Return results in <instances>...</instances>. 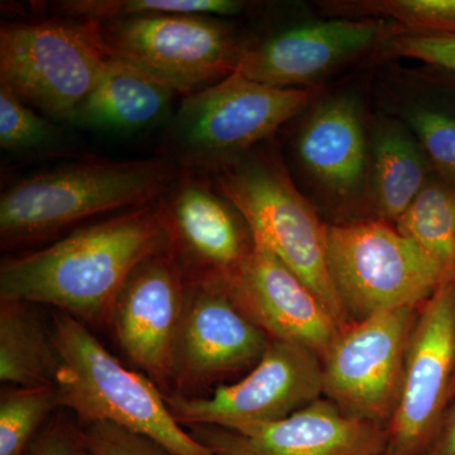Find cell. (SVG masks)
I'll use <instances>...</instances> for the list:
<instances>
[{"label":"cell","instance_id":"cell-1","mask_svg":"<svg viewBox=\"0 0 455 455\" xmlns=\"http://www.w3.org/2000/svg\"><path fill=\"white\" fill-rule=\"evenodd\" d=\"M160 200L74 230L44 250L4 259L0 299L49 305L77 320L109 319L134 268L170 245Z\"/></svg>","mask_w":455,"mask_h":455},{"label":"cell","instance_id":"cell-2","mask_svg":"<svg viewBox=\"0 0 455 455\" xmlns=\"http://www.w3.org/2000/svg\"><path fill=\"white\" fill-rule=\"evenodd\" d=\"M181 171L164 157L85 160L20 180L0 196L2 248L36 243L94 215L158 202Z\"/></svg>","mask_w":455,"mask_h":455},{"label":"cell","instance_id":"cell-3","mask_svg":"<svg viewBox=\"0 0 455 455\" xmlns=\"http://www.w3.org/2000/svg\"><path fill=\"white\" fill-rule=\"evenodd\" d=\"M61 370L56 391L85 424L110 423L140 434L175 455H215L182 429L151 379L123 366L76 317L56 311L51 323Z\"/></svg>","mask_w":455,"mask_h":455},{"label":"cell","instance_id":"cell-4","mask_svg":"<svg viewBox=\"0 0 455 455\" xmlns=\"http://www.w3.org/2000/svg\"><path fill=\"white\" fill-rule=\"evenodd\" d=\"M309 89H283L235 71L187 95L167 123L164 157L181 170L217 173L250 154L307 108Z\"/></svg>","mask_w":455,"mask_h":455},{"label":"cell","instance_id":"cell-5","mask_svg":"<svg viewBox=\"0 0 455 455\" xmlns=\"http://www.w3.org/2000/svg\"><path fill=\"white\" fill-rule=\"evenodd\" d=\"M214 175L218 190L241 212L254 242L304 281L343 329L348 326L329 272L328 227L293 185L280 158L251 151Z\"/></svg>","mask_w":455,"mask_h":455},{"label":"cell","instance_id":"cell-6","mask_svg":"<svg viewBox=\"0 0 455 455\" xmlns=\"http://www.w3.org/2000/svg\"><path fill=\"white\" fill-rule=\"evenodd\" d=\"M328 266L350 323L420 307L442 284L445 269L387 220L328 227Z\"/></svg>","mask_w":455,"mask_h":455},{"label":"cell","instance_id":"cell-7","mask_svg":"<svg viewBox=\"0 0 455 455\" xmlns=\"http://www.w3.org/2000/svg\"><path fill=\"white\" fill-rule=\"evenodd\" d=\"M92 25L107 57L185 97L235 73L243 52L226 23L203 14L151 13Z\"/></svg>","mask_w":455,"mask_h":455},{"label":"cell","instance_id":"cell-8","mask_svg":"<svg viewBox=\"0 0 455 455\" xmlns=\"http://www.w3.org/2000/svg\"><path fill=\"white\" fill-rule=\"evenodd\" d=\"M107 60L94 27L84 20L61 17L0 27V85L55 121H73Z\"/></svg>","mask_w":455,"mask_h":455},{"label":"cell","instance_id":"cell-9","mask_svg":"<svg viewBox=\"0 0 455 455\" xmlns=\"http://www.w3.org/2000/svg\"><path fill=\"white\" fill-rule=\"evenodd\" d=\"M323 397V362L300 344L269 340L241 381L220 386L211 396L181 392L166 396L180 425L242 430L283 420Z\"/></svg>","mask_w":455,"mask_h":455},{"label":"cell","instance_id":"cell-10","mask_svg":"<svg viewBox=\"0 0 455 455\" xmlns=\"http://www.w3.org/2000/svg\"><path fill=\"white\" fill-rule=\"evenodd\" d=\"M420 307L386 311L341 329L323 361V397L346 414L387 429Z\"/></svg>","mask_w":455,"mask_h":455},{"label":"cell","instance_id":"cell-11","mask_svg":"<svg viewBox=\"0 0 455 455\" xmlns=\"http://www.w3.org/2000/svg\"><path fill=\"white\" fill-rule=\"evenodd\" d=\"M187 276L171 381L197 387L254 366L271 339L239 307L226 278L197 271H187Z\"/></svg>","mask_w":455,"mask_h":455},{"label":"cell","instance_id":"cell-12","mask_svg":"<svg viewBox=\"0 0 455 455\" xmlns=\"http://www.w3.org/2000/svg\"><path fill=\"white\" fill-rule=\"evenodd\" d=\"M455 371L453 280L419 310L407 344L396 409L387 425V455H424L449 403Z\"/></svg>","mask_w":455,"mask_h":455},{"label":"cell","instance_id":"cell-13","mask_svg":"<svg viewBox=\"0 0 455 455\" xmlns=\"http://www.w3.org/2000/svg\"><path fill=\"white\" fill-rule=\"evenodd\" d=\"M187 283V269L167 245L132 271L110 310L123 352L163 388L171 382V359Z\"/></svg>","mask_w":455,"mask_h":455},{"label":"cell","instance_id":"cell-14","mask_svg":"<svg viewBox=\"0 0 455 455\" xmlns=\"http://www.w3.org/2000/svg\"><path fill=\"white\" fill-rule=\"evenodd\" d=\"M191 429L215 455H381L388 440L386 427L346 414L325 397L275 423Z\"/></svg>","mask_w":455,"mask_h":455},{"label":"cell","instance_id":"cell-15","mask_svg":"<svg viewBox=\"0 0 455 455\" xmlns=\"http://www.w3.org/2000/svg\"><path fill=\"white\" fill-rule=\"evenodd\" d=\"M224 278L239 307L269 339L300 344L324 361L343 326L267 248L254 242L243 265Z\"/></svg>","mask_w":455,"mask_h":455},{"label":"cell","instance_id":"cell-16","mask_svg":"<svg viewBox=\"0 0 455 455\" xmlns=\"http://www.w3.org/2000/svg\"><path fill=\"white\" fill-rule=\"evenodd\" d=\"M171 247L187 271L232 276L254 247L247 221L196 171L182 170L160 199Z\"/></svg>","mask_w":455,"mask_h":455},{"label":"cell","instance_id":"cell-17","mask_svg":"<svg viewBox=\"0 0 455 455\" xmlns=\"http://www.w3.org/2000/svg\"><path fill=\"white\" fill-rule=\"evenodd\" d=\"M381 35V23L371 18L307 23L245 47L236 71L275 88L304 89L367 52Z\"/></svg>","mask_w":455,"mask_h":455},{"label":"cell","instance_id":"cell-18","mask_svg":"<svg viewBox=\"0 0 455 455\" xmlns=\"http://www.w3.org/2000/svg\"><path fill=\"white\" fill-rule=\"evenodd\" d=\"M299 160L323 187L349 196L366 179L367 146L357 103L331 99L311 114L296 140Z\"/></svg>","mask_w":455,"mask_h":455},{"label":"cell","instance_id":"cell-19","mask_svg":"<svg viewBox=\"0 0 455 455\" xmlns=\"http://www.w3.org/2000/svg\"><path fill=\"white\" fill-rule=\"evenodd\" d=\"M175 95L136 68L108 57L97 84L71 123L110 133H139L170 121Z\"/></svg>","mask_w":455,"mask_h":455},{"label":"cell","instance_id":"cell-20","mask_svg":"<svg viewBox=\"0 0 455 455\" xmlns=\"http://www.w3.org/2000/svg\"><path fill=\"white\" fill-rule=\"evenodd\" d=\"M61 370L51 328L32 304L0 301V379L20 388L56 387Z\"/></svg>","mask_w":455,"mask_h":455},{"label":"cell","instance_id":"cell-21","mask_svg":"<svg viewBox=\"0 0 455 455\" xmlns=\"http://www.w3.org/2000/svg\"><path fill=\"white\" fill-rule=\"evenodd\" d=\"M372 199L379 220L396 221L427 185L420 147L398 127L382 128L373 145Z\"/></svg>","mask_w":455,"mask_h":455},{"label":"cell","instance_id":"cell-22","mask_svg":"<svg viewBox=\"0 0 455 455\" xmlns=\"http://www.w3.org/2000/svg\"><path fill=\"white\" fill-rule=\"evenodd\" d=\"M395 227L455 276V185L427 181Z\"/></svg>","mask_w":455,"mask_h":455},{"label":"cell","instance_id":"cell-23","mask_svg":"<svg viewBox=\"0 0 455 455\" xmlns=\"http://www.w3.org/2000/svg\"><path fill=\"white\" fill-rule=\"evenodd\" d=\"M344 18H391L405 33L455 36V0H353L326 3Z\"/></svg>","mask_w":455,"mask_h":455},{"label":"cell","instance_id":"cell-24","mask_svg":"<svg viewBox=\"0 0 455 455\" xmlns=\"http://www.w3.org/2000/svg\"><path fill=\"white\" fill-rule=\"evenodd\" d=\"M64 18L101 23L151 13L233 16L245 8L236 0H64L53 4Z\"/></svg>","mask_w":455,"mask_h":455},{"label":"cell","instance_id":"cell-25","mask_svg":"<svg viewBox=\"0 0 455 455\" xmlns=\"http://www.w3.org/2000/svg\"><path fill=\"white\" fill-rule=\"evenodd\" d=\"M56 387L20 388L0 398V455H22L27 443L53 410Z\"/></svg>","mask_w":455,"mask_h":455},{"label":"cell","instance_id":"cell-26","mask_svg":"<svg viewBox=\"0 0 455 455\" xmlns=\"http://www.w3.org/2000/svg\"><path fill=\"white\" fill-rule=\"evenodd\" d=\"M64 136L49 119L33 112L7 86L0 85V147L18 155L49 154L61 147Z\"/></svg>","mask_w":455,"mask_h":455},{"label":"cell","instance_id":"cell-27","mask_svg":"<svg viewBox=\"0 0 455 455\" xmlns=\"http://www.w3.org/2000/svg\"><path fill=\"white\" fill-rule=\"evenodd\" d=\"M425 155L445 181L455 185V118L438 110L419 108L407 116Z\"/></svg>","mask_w":455,"mask_h":455},{"label":"cell","instance_id":"cell-28","mask_svg":"<svg viewBox=\"0 0 455 455\" xmlns=\"http://www.w3.org/2000/svg\"><path fill=\"white\" fill-rule=\"evenodd\" d=\"M88 455H175L154 440L110 423H88L80 430Z\"/></svg>","mask_w":455,"mask_h":455},{"label":"cell","instance_id":"cell-29","mask_svg":"<svg viewBox=\"0 0 455 455\" xmlns=\"http://www.w3.org/2000/svg\"><path fill=\"white\" fill-rule=\"evenodd\" d=\"M391 46L398 56L419 60L455 73V36L403 32L392 38Z\"/></svg>","mask_w":455,"mask_h":455},{"label":"cell","instance_id":"cell-30","mask_svg":"<svg viewBox=\"0 0 455 455\" xmlns=\"http://www.w3.org/2000/svg\"><path fill=\"white\" fill-rule=\"evenodd\" d=\"M29 455H88L84 447L80 430H74L68 424H51L36 444Z\"/></svg>","mask_w":455,"mask_h":455},{"label":"cell","instance_id":"cell-31","mask_svg":"<svg viewBox=\"0 0 455 455\" xmlns=\"http://www.w3.org/2000/svg\"><path fill=\"white\" fill-rule=\"evenodd\" d=\"M451 403L424 455H455V398Z\"/></svg>","mask_w":455,"mask_h":455},{"label":"cell","instance_id":"cell-32","mask_svg":"<svg viewBox=\"0 0 455 455\" xmlns=\"http://www.w3.org/2000/svg\"><path fill=\"white\" fill-rule=\"evenodd\" d=\"M453 283H454V286H455V276L453 278ZM454 398H455V371H454L453 379H451V391H449V400H451V401L454 400ZM451 403H449V405H451Z\"/></svg>","mask_w":455,"mask_h":455},{"label":"cell","instance_id":"cell-33","mask_svg":"<svg viewBox=\"0 0 455 455\" xmlns=\"http://www.w3.org/2000/svg\"><path fill=\"white\" fill-rule=\"evenodd\" d=\"M381 455H387V454H386V453H383V454H381Z\"/></svg>","mask_w":455,"mask_h":455}]
</instances>
